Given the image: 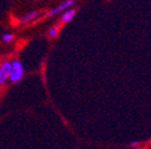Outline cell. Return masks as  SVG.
<instances>
[{"instance_id":"obj_1","label":"cell","mask_w":151,"mask_h":149,"mask_svg":"<svg viewBox=\"0 0 151 149\" xmlns=\"http://www.w3.org/2000/svg\"><path fill=\"white\" fill-rule=\"evenodd\" d=\"M12 72L10 75V81L11 82H17L19 81L23 75H24V69H23V65L21 63V61L18 60H12Z\"/></svg>"},{"instance_id":"obj_2","label":"cell","mask_w":151,"mask_h":149,"mask_svg":"<svg viewBox=\"0 0 151 149\" xmlns=\"http://www.w3.org/2000/svg\"><path fill=\"white\" fill-rule=\"evenodd\" d=\"M12 72V62L6 61L0 66V85H4L7 79H10Z\"/></svg>"},{"instance_id":"obj_3","label":"cell","mask_w":151,"mask_h":149,"mask_svg":"<svg viewBox=\"0 0 151 149\" xmlns=\"http://www.w3.org/2000/svg\"><path fill=\"white\" fill-rule=\"evenodd\" d=\"M74 4V0H65V1H63V3H60L56 7H54L53 10H50L49 12H48V16L49 17H53V16H55V14H58L59 12H61V11H64V10H67L70 6H72Z\"/></svg>"},{"instance_id":"obj_4","label":"cell","mask_w":151,"mask_h":149,"mask_svg":"<svg viewBox=\"0 0 151 149\" xmlns=\"http://www.w3.org/2000/svg\"><path fill=\"white\" fill-rule=\"evenodd\" d=\"M37 16H39V12H37V11H31V12L24 14V16L21 18V22H22V23H28V22L35 19Z\"/></svg>"},{"instance_id":"obj_5","label":"cell","mask_w":151,"mask_h":149,"mask_svg":"<svg viewBox=\"0 0 151 149\" xmlns=\"http://www.w3.org/2000/svg\"><path fill=\"white\" fill-rule=\"evenodd\" d=\"M74 14H76V10H73V9L67 10V11L63 14V17H61V22H63V23H67V22H70L72 18L74 17Z\"/></svg>"},{"instance_id":"obj_6","label":"cell","mask_w":151,"mask_h":149,"mask_svg":"<svg viewBox=\"0 0 151 149\" xmlns=\"http://www.w3.org/2000/svg\"><path fill=\"white\" fill-rule=\"evenodd\" d=\"M56 35H58V28L56 26H52L47 31V36L49 37V38H54V37H56Z\"/></svg>"},{"instance_id":"obj_7","label":"cell","mask_w":151,"mask_h":149,"mask_svg":"<svg viewBox=\"0 0 151 149\" xmlns=\"http://www.w3.org/2000/svg\"><path fill=\"white\" fill-rule=\"evenodd\" d=\"M13 40V35L12 33H5L3 36V41L4 42H11Z\"/></svg>"}]
</instances>
